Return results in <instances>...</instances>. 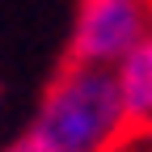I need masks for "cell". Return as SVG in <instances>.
<instances>
[{
  "instance_id": "obj_1",
  "label": "cell",
  "mask_w": 152,
  "mask_h": 152,
  "mask_svg": "<svg viewBox=\"0 0 152 152\" xmlns=\"http://www.w3.org/2000/svg\"><path fill=\"white\" fill-rule=\"evenodd\" d=\"M127 131L114 68L64 64L47 85L17 152H110Z\"/></svg>"
},
{
  "instance_id": "obj_2",
  "label": "cell",
  "mask_w": 152,
  "mask_h": 152,
  "mask_svg": "<svg viewBox=\"0 0 152 152\" xmlns=\"http://www.w3.org/2000/svg\"><path fill=\"white\" fill-rule=\"evenodd\" d=\"M152 34V0H76L68 30V59L118 68Z\"/></svg>"
},
{
  "instance_id": "obj_3",
  "label": "cell",
  "mask_w": 152,
  "mask_h": 152,
  "mask_svg": "<svg viewBox=\"0 0 152 152\" xmlns=\"http://www.w3.org/2000/svg\"><path fill=\"white\" fill-rule=\"evenodd\" d=\"M127 127H152V34L114 68Z\"/></svg>"
},
{
  "instance_id": "obj_4",
  "label": "cell",
  "mask_w": 152,
  "mask_h": 152,
  "mask_svg": "<svg viewBox=\"0 0 152 152\" xmlns=\"http://www.w3.org/2000/svg\"><path fill=\"white\" fill-rule=\"evenodd\" d=\"M9 152H17V148H9Z\"/></svg>"
}]
</instances>
